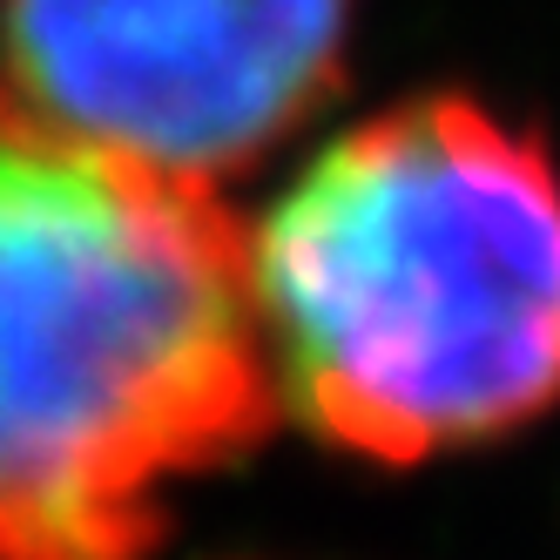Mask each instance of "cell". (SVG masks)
<instances>
[{"label": "cell", "mask_w": 560, "mask_h": 560, "mask_svg": "<svg viewBox=\"0 0 560 560\" xmlns=\"http://www.w3.org/2000/svg\"><path fill=\"white\" fill-rule=\"evenodd\" d=\"M270 412L250 244L217 189L0 108V560H149L176 487Z\"/></svg>", "instance_id": "6da1fadb"}, {"label": "cell", "mask_w": 560, "mask_h": 560, "mask_svg": "<svg viewBox=\"0 0 560 560\" xmlns=\"http://www.w3.org/2000/svg\"><path fill=\"white\" fill-rule=\"evenodd\" d=\"M351 0H0V108L183 189L338 89Z\"/></svg>", "instance_id": "3957f363"}, {"label": "cell", "mask_w": 560, "mask_h": 560, "mask_svg": "<svg viewBox=\"0 0 560 560\" xmlns=\"http://www.w3.org/2000/svg\"><path fill=\"white\" fill-rule=\"evenodd\" d=\"M244 244L277 398L338 453L419 466L560 406V163L500 108L345 129Z\"/></svg>", "instance_id": "7a4b0ae2"}]
</instances>
